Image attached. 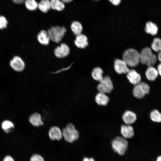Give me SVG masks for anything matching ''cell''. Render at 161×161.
<instances>
[{"label":"cell","mask_w":161,"mask_h":161,"mask_svg":"<svg viewBox=\"0 0 161 161\" xmlns=\"http://www.w3.org/2000/svg\"><path fill=\"white\" fill-rule=\"evenodd\" d=\"M29 121L30 123L35 126H39L44 125L41 115L37 113L31 114L29 117Z\"/></svg>","instance_id":"cell-17"},{"label":"cell","mask_w":161,"mask_h":161,"mask_svg":"<svg viewBox=\"0 0 161 161\" xmlns=\"http://www.w3.org/2000/svg\"><path fill=\"white\" fill-rule=\"evenodd\" d=\"M97 88L99 92L104 94L110 93L113 89V85L112 80L109 76L103 77L99 82Z\"/></svg>","instance_id":"cell-7"},{"label":"cell","mask_w":161,"mask_h":161,"mask_svg":"<svg viewBox=\"0 0 161 161\" xmlns=\"http://www.w3.org/2000/svg\"><path fill=\"white\" fill-rule=\"evenodd\" d=\"M2 161H14L12 157L9 155L6 156Z\"/></svg>","instance_id":"cell-32"},{"label":"cell","mask_w":161,"mask_h":161,"mask_svg":"<svg viewBox=\"0 0 161 161\" xmlns=\"http://www.w3.org/2000/svg\"></svg>","instance_id":"cell-39"},{"label":"cell","mask_w":161,"mask_h":161,"mask_svg":"<svg viewBox=\"0 0 161 161\" xmlns=\"http://www.w3.org/2000/svg\"><path fill=\"white\" fill-rule=\"evenodd\" d=\"M66 31V29L64 26H55L49 28L47 32L51 40L58 43L62 40Z\"/></svg>","instance_id":"cell-4"},{"label":"cell","mask_w":161,"mask_h":161,"mask_svg":"<svg viewBox=\"0 0 161 161\" xmlns=\"http://www.w3.org/2000/svg\"><path fill=\"white\" fill-rule=\"evenodd\" d=\"M30 161H44V160L41 155L38 154H35L31 157Z\"/></svg>","instance_id":"cell-30"},{"label":"cell","mask_w":161,"mask_h":161,"mask_svg":"<svg viewBox=\"0 0 161 161\" xmlns=\"http://www.w3.org/2000/svg\"><path fill=\"white\" fill-rule=\"evenodd\" d=\"M127 77L130 82L134 85L141 82L140 75L134 69L129 70L127 73Z\"/></svg>","instance_id":"cell-12"},{"label":"cell","mask_w":161,"mask_h":161,"mask_svg":"<svg viewBox=\"0 0 161 161\" xmlns=\"http://www.w3.org/2000/svg\"><path fill=\"white\" fill-rule=\"evenodd\" d=\"M48 134L49 138L53 140H60L63 136L62 131L58 127L56 126H52L50 129Z\"/></svg>","instance_id":"cell-14"},{"label":"cell","mask_w":161,"mask_h":161,"mask_svg":"<svg viewBox=\"0 0 161 161\" xmlns=\"http://www.w3.org/2000/svg\"><path fill=\"white\" fill-rule=\"evenodd\" d=\"M83 161H95V160L92 158H89L87 157H85L84 158Z\"/></svg>","instance_id":"cell-35"},{"label":"cell","mask_w":161,"mask_h":161,"mask_svg":"<svg viewBox=\"0 0 161 161\" xmlns=\"http://www.w3.org/2000/svg\"><path fill=\"white\" fill-rule=\"evenodd\" d=\"M114 67L118 74L127 73L129 70L128 65L123 60L116 59L114 61Z\"/></svg>","instance_id":"cell-10"},{"label":"cell","mask_w":161,"mask_h":161,"mask_svg":"<svg viewBox=\"0 0 161 161\" xmlns=\"http://www.w3.org/2000/svg\"><path fill=\"white\" fill-rule=\"evenodd\" d=\"M156 161H161V157L160 156L158 157Z\"/></svg>","instance_id":"cell-38"},{"label":"cell","mask_w":161,"mask_h":161,"mask_svg":"<svg viewBox=\"0 0 161 161\" xmlns=\"http://www.w3.org/2000/svg\"><path fill=\"white\" fill-rule=\"evenodd\" d=\"M71 29L74 34L77 35L82 33L83 30V26L80 23L77 21H74L70 25Z\"/></svg>","instance_id":"cell-21"},{"label":"cell","mask_w":161,"mask_h":161,"mask_svg":"<svg viewBox=\"0 0 161 161\" xmlns=\"http://www.w3.org/2000/svg\"><path fill=\"white\" fill-rule=\"evenodd\" d=\"M145 74L147 79L151 81H154L158 75V72L156 69L153 66H148L147 69Z\"/></svg>","instance_id":"cell-19"},{"label":"cell","mask_w":161,"mask_h":161,"mask_svg":"<svg viewBox=\"0 0 161 161\" xmlns=\"http://www.w3.org/2000/svg\"><path fill=\"white\" fill-rule=\"evenodd\" d=\"M26 0H13V2L17 4H21L24 2Z\"/></svg>","instance_id":"cell-33"},{"label":"cell","mask_w":161,"mask_h":161,"mask_svg":"<svg viewBox=\"0 0 161 161\" xmlns=\"http://www.w3.org/2000/svg\"><path fill=\"white\" fill-rule=\"evenodd\" d=\"M7 24L6 18L4 16H0V29L2 30L6 28Z\"/></svg>","instance_id":"cell-29"},{"label":"cell","mask_w":161,"mask_h":161,"mask_svg":"<svg viewBox=\"0 0 161 161\" xmlns=\"http://www.w3.org/2000/svg\"><path fill=\"white\" fill-rule=\"evenodd\" d=\"M103 71L100 67L94 68L92 71L91 75L93 78L95 80L100 81L103 79Z\"/></svg>","instance_id":"cell-23"},{"label":"cell","mask_w":161,"mask_h":161,"mask_svg":"<svg viewBox=\"0 0 161 161\" xmlns=\"http://www.w3.org/2000/svg\"><path fill=\"white\" fill-rule=\"evenodd\" d=\"M70 48L66 44L61 43L54 50L55 55L58 58H63L67 56L70 53Z\"/></svg>","instance_id":"cell-9"},{"label":"cell","mask_w":161,"mask_h":161,"mask_svg":"<svg viewBox=\"0 0 161 161\" xmlns=\"http://www.w3.org/2000/svg\"><path fill=\"white\" fill-rule=\"evenodd\" d=\"M62 135L65 140L67 142L72 143L77 140L79 137L78 131L74 126L71 123L67 125L62 131Z\"/></svg>","instance_id":"cell-5"},{"label":"cell","mask_w":161,"mask_h":161,"mask_svg":"<svg viewBox=\"0 0 161 161\" xmlns=\"http://www.w3.org/2000/svg\"><path fill=\"white\" fill-rule=\"evenodd\" d=\"M136 114L130 110H127L123 114L122 119L126 125H130L134 123L137 120Z\"/></svg>","instance_id":"cell-13"},{"label":"cell","mask_w":161,"mask_h":161,"mask_svg":"<svg viewBox=\"0 0 161 161\" xmlns=\"http://www.w3.org/2000/svg\"><path fill=\"white\" fill-rule=\"evenodd\" d=\"M1 127L6 133H9L13 130L14 128L13 123L9 120H5L1 123Z\"/></svg>","instance_id":"cell-25"},{"label":"cell","mask_w":161,"mask_h":161,"mask_svg":"<svg viewBox=\"0 0 161 161\" xmlns=\"http://www.w3.org/2000/svg\"><path fill=\"white\" fill-rule=\"evenodd\" d=\"M95 100L96 103L100 106H106L109 101L108 96L105 94L100 92L96 95Z\"/></svg>","instance_id":"cell-18"},{"label":"cell","mask_w":161,"mask_h":161,"mask_svg":"<svg viewBox=\"0 0 161 161\" xmlns=\"http://www.w3.org/2000/svg\"><path fill=\"white\" fill-rule=\"evenodd\" d=\"M113 5L115 6L118 5L120 3L121 0H109Z\"/></svg>","instance_id":"cell-31"},{"label":"cell","mask_w":161,"mask_h":161,"mask_svg":"<svg viewBox=\"0 0 161 161\" xmlns=\"http://www.w3.org/2000/svg\"><path fill=\"white\" fill-rule=\"evenodd\" d=\"M150 90L149 86L146 83L140 82L134 85L133 89V94L136 98L140 99L148 94Z\"/></svg>","instance_id":"cell-6"},{"label":"cell","mask_w":161,"mask_h":161,"mask_svg":"<svg viewBox=\"0 0 161 161\" xmlns=\"http://www.w3.org/2000/svg\"><path fill=\"white\" fill-rule=\"evenodd\" d=\"M152 49L154 51L157 52L160 51L161 49V41L160 38H155L151 44Z\"/></svg>","instance_id":"cell-27"},{"label":"cell","mask_w":161,"mask_h":161,"mask_svg":"<svg viewBox=\"0 0 161 161\" xmlns=\"http://www.w3.org/2000/svg\"><path fill=\"white\" fill-rule=\"evenodd\" d=\"M123 59L128 66H136L140 62L139 53L135 49H128L124 52Z\"/></svg>","instance_id":"cell-2"},{"label":"cell","mask_w":161,"mask_h":161,"mask_svg":"<svg viewBox=\"0 0 161 161\" xmlns=\"http://www.w3.org/2000/svg\"><path fill=\"white\" fill-rule=\"evenodd\" d=\"M64 3H68L71 2L73 0H61Z\"/></svg>","instance_id":"cell-37"},{"label":"cell","mask_w":161,"mask_h":161,"mask_svg":"<svg viewBox=\"0 0 161 161\" xmlns=\"http://www.w3.org/2000/svg\"><path fill=\"white\" fill-rule=\"evenodd\" d=\"M37 39L41 45H47L50 40L47 31L43 30L38 34Z\"/></svg>","instance_id":"cell-16"},{"label":"cell","mask_w":161,"mask_h":161,"mask_svg":"<svg viewBox=\"0 0 161 161\" xmlns=\"http://www.w3.org/2000/svg\"><path fill=\"white\" fill-rule=\"evenodd\" d=\"M157 70L160 76L161 74V64H160L158 65Z\"/></svg>","instance_id":"cell-34"},{"label":"cell","mask_w":161,"mask_h":161,"mask_svg":"<svg viewBox=\"0 0 161 161\" xmlns=\"http://www.w3.org/2000/svg\"><path fill=\"white\" fill-rule=\"evenodd\" d=\"M74 43L78 48L84 49L88 45V38L85 35L81 33L76 36Z\"/></svg>","instance_id":"cell-11"},{"label":"cell","mask_w":161,"mask_h":161,"mask_svg":"<svg viewBox=\"0 0 161 161\" xmlns=\"http://www.w3.org/2000/svg\"><path fill=\"white\" fill-rule=\"evenodd\" d=\"M128 142L126 138L117 137L112 141L111 145L113 150L120 155H124L128 148Z\"/></svg>","instance_id":"cell-3"},{"label":"cell","mask_w":161,"mask_h":161,"mask_svg":"<svg viewBox=\"0 0 161 161\" xmlns=\"http://www.w3.org/2000/svg\"><path fill=\"white\" fill-rule=\"evenodd\" d=\"M24 3L27 8L30 10H35L38 8V3L35 0H26Z\"/></svg>","instance_id":"cell-28"},{"label":"cell","mask_w":161,"mask_h":161,"mask_svg":"<svg viewBox=\"0 0 161 161\" xmlns=\"http://www.w3.org/2000/svg\"><path fill=\"white\" fill-rule=\"evenodd\" d=\"M157 59L159 60V61L160 62L161 60V54L160 51L159 52L157 57Z\"/></svg>","instance_id":"cell-36"},{"label":"cell","mask_w":161,"mask_h":161,"mask_svg":"<svg viewBox=\"0 0 161 161\" xmlns=\"http://www.w3.org/2000/svg\"><path fill=\"white\" fill-rule=\"evenodd\" d=\"M145 31L148 34L155 35L157 33L158 28L155 24L151 21H148L145 24Z\"/></svg>","instance_id":"cell-20"},{"label":"cell","mask_w":161,"mask_h":161,"mask_svg":"<svg viewBox=\"0 0 161 161\" xmlns=\"http://www.w3.org/2000/svg\"><path fill=\"white\" fill-rule=\"evenodd\" d=\"M9 65L13 70L17 72L23 71L25 67V64L23 60L17 55L14 56L10 60Z\"/></svg>","instance_id":"cell-8"},{"label":"cell","mask_w":161,"mask_h":161,"mask_svg":"<svg viewBox=\"0 0 161 161\" xmlns=\"http://www.w3.org/2000/svg\"><path fill=\"white\" fill-rule=\"evenodd\" d=\"M120 132L123 137L126 139H130L134 135V129L129 125H123L120 128Z\"/></svg>","instance_id":"cell-15"},{"label":"cell","mask_w":161,"mask_h":161,"mask_svg":"<svg viewBox=\"0 0 161 161\" xmlns=\"http://www.w3.org/2000/svg\"><path fill=\"white\" fill-rule=\"evenodd\" d=\"M139 55L140 62L142 64H146L148 67L153 66L157 62V56L153 53L151 49L149 47L143 49Z\"/></svg>","instance_id":"cell-1"},{"label":"cell","mask_w":161,"mask_h":161,"mask_svg":"<svg viewBox=\"0 0 161 161\" xmlns=\"http://www.w3.org/2000/svg\"><path fill=\"white\" fill-rule=\"evenodd\" d=\"M150 117L151 120L153 122L160 123L161 121V114L158 110L154 109L150 113Z\"/></svg>","instance_id":"cell-26"},{"label":"cell","mask_w":161,"mask_h":161,"mask_svg":"<svg viewBox=\"0 0 161 161\" xmlns=\"http://www.w3.org/2000/svg\"><path fill=\"white\" fill-rule=\"evenodd\" d=\"M38 8L42 12L47 13L51 9L50 0H41L38 3Z\"/></svg>","instance_id":"cell-24"},{"label":"cell","mask_w":161,"mask_h":161,"mask_svg":"<svg viewBox=\"0 0 161 161\" xmlns=\"http://www.w3.org/2000/svg\"><path fill=\"white\" fill-rule=\"evenodd\" d=\"M51 8L58 11L63 10L65 7L64 3L61 0H50Z\"/></svg>","instance_id":"cell-22"}]
</instances>
